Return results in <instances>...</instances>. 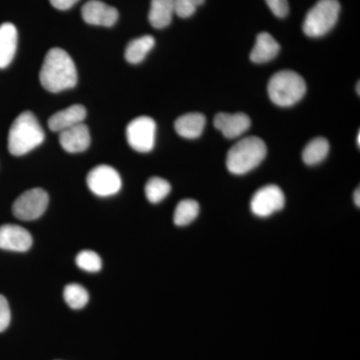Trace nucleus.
Wrapping results in <instances>:
<instances>
[{"label": "nucleus", "mask_w": 360, "mask_h": 360, "mask_svg": "<svg viewBox=\"0 0 360 360\" xmlns=\"http://www.w3.org/2000/svg\"><path fill=\"white\" fill-rule=\"evenodd\" d=\"M251 120L245 113L220 112L215 116L214 127L220 130L226 139H232L240 136L250 129Z\"/></svg>", "instance_id": "obj_12"}, {"label": "nucleus", "mask_w": 360, "mask_h": 360, "mask_svg": "<svg viewBox=\"0 0 360 360\" xmlns=\"http://www.w3.org/2000/svg\"><path fill=\"white\" fill-rule=\"evenodd\" d=\"M86 181L90 191L101 198L115 195L122 184L118 172L108 165H98L90 170Z\"/></svg>", "instance_id": "obj_8"}, {"label": "nucleus", "mask_w": 360, "mask_h": 360, "mask_svg": "<svg viewBox=\"0 0 360 360\" xmlns=\"http://www.w3.org/2000/svg\"><path fill=\"white\" fill-rule=\"evenodd\" d=\"M354 203L356 205V206L360 205V191L359 188H357L356 191H355L354 193Z\"/></svg>", "instance_id": "obj_29"}, {"label": "nucleus", "mask_w": 360, "mask_h": 360, "mask_svg": "<svg viewBox=\"0 0 360 360\" xmlns=\"http://www.w3.org/2000/svg\"><path fill=\"white\" fill-rule=\"evenodd\" d=\"M329 153V142L323 137H316L303 149L302 160L305 165H316L326 160Z\"/></svg>", "instance_id": "obj_20"}, {"label": "nucleus", "mask_w": 360, "mask_h": 360, "mask_svg": "<svg viewBox=\"0 0 360 360\" xmlns=\"http://www.w3.org/2000/svg\"><path fill=\"white\" fill-rule=\"evenodd\" d=\"M86 110L80 104H75L65 110L54 113L49 120V129L54 132H61L75 125L84 123Z\"/></svg>", "instance_id": "obj_14"}, {"label": "nucleus", "mask_w": 360, "mask_h": 360, "mask_svg": "<svg viewBox=\"0 0 360 360\" xmlns=\"http://www.w3.org/2000/svg\"><path fill=\"white\" fill-rule=\"evenodd\" d=\"M267 91L272 103L281 108H288L304 96L307 84L295 71L281 70L270 78Z\"/></svg>", "instance_id": "obj_4"}, {"label": "nucleus", "mask_w": 360, "mask_h": 360, "mask_svg": "<svg viewBox=\"0 0 360 360\" xmlns=\"http://www.w3.org/2000/svg\"><path fill=\"white\" fill-rule=\"evenodd\" d=\"M340 13L338 0H319L303 21V32L309 37L328 34L338 22Z\"/></svg>", "instance_id": "obj_5"}, {"label": "nucleus", "mask_w": 360, "mask_h": 360, "mask_svg": "<svg viewBox=\"0 0 360 360\" xmlns=\"http://www.w3.org/2000/svg\"><path fill=\"white\" fill-rule=\"evenodd\" d=\"M281 45L269 32H262L257 35L255 47L250 53V60L255 63H265L276 58Z\"/></svg>", "instance_id": "obj_16"}, {"label": "nucleus", "mask_w": 360, "mask_h": 360, "mask_svg": "<svg viewBox=\"0 0 360 360\" xmlns=\"http://www.w3.org/2000/svg\"><path fill=\"white\" fill-rule=\"evenodd\" d=\"M172 191V186L167 180L160 177H151L146 186V195L151 203H158L165 200Z\"/></svg>", "instance_id": "obj_22"}, {"label": "nucleus", "mask_w": 360, "mask_h": 360, "mask_svg": "<svg viewBox=\"0 0 360 360\" xmlns=\"http://www.w3.org/2000/svg\"><path fill=\"white\" fill-rule=\"evenodd\" d=\"M285 205V198L278 186L270 184L258 189L251 198L250 208L253 214L259 217H269Z\"/></svg>", "instance_id": "obj_9"}, {"label": "nucleus", "mask_w": 360, "mask_h": 360, "mask_svg": "<svg viewBox=\"0 0 360 360\" xmlns=\"http://www.w3.org/2000/svg\"><path fill=\"white\" fill-rule=\"evenodd\" d=\"M270 11L279 18H284L290 13V4L288 0H265Z\"/></svg>", "instance_id": "obj_26"}, {"label": "nucleus", "mask_w": 360, "mask_h": 360, "mask_svg": "<svg viewBox=\"0 0 360 360\" xmlns=\"http://www.w3.org/2000/svg\"><path fill=\"white\" fill-rule=\"evenodd\" d=\"M66 303L72 309H82L87 304L89 300V295L84 286L77 283L68 284L65 286L63 292Z\"/></svg>", "instance_id": "obj_23"}, {"label": "nucleus", "mask_w": 360, "mask_h": 360, "mask_svg": "<svg viewBox=\"0 0 360 360\" xmlns=\"http://www.w3.org/2000/svg\"><path fill=\"white\" fill-rule=\"evenodd\" d=\"M174 14V0H151L148 20L158 30L167 27L172 23Z\"/></svg>", "instance_id": "obj_18"}, {"label": "nucleus", "mask_w": 360, "mask_h": 360, "mask_svg": "<svg viewBox=\"0 0 360 360\" xmlns=\"http://www.w3.org/2000/svg\"><path fill=\"white\" fill-rule=\"evenodd\" d=\"M205 0H174V13L179 18H191Z\"/></svg>", "instance_id": "obj_25"}, {"label": "nucleus", "mask_w": 360, "mask_h": 360, "mask_svg": "<svg viewBox=\"0 0 360 360\" xmlns=\"http://www.w3.org/2000/svg\"><path fill=\"white\" fill-rule=\"evenodd\" d=\"M200 213V205L193 200H184L180 201L175 208L174 224L177 226H184L191 224Z\"/></svg>", "instance_id": "obj_21"}, {"label": "nucleus", "mask_w": 360, "mask_h": 360, "mask_svg": "<svg viewBox=\"0 0 360 360\" xmlns=\"http://www.w3.org/2000/svg\"><path fill=\"white\" fill-rule=\"evenodd\" d=\"M11 309L4 295H0V333L6 330L11 323Z\"/></svg>", "instance_id": "obj_27"}, {"label": "nucleus", "mask_w": 360, "mask_h": 360, "mask_svg": "<svg viewBox=\"0 0 360 360\" xmlns=\"http://www.w3.org/2000/svg\"><path fill=\"white\" fill-rule=\"evenodd\" d=\"M39 79L42 86L52 94L75 87L77 84V71L70 54L58 47L47 52Z\"/></svg>", "instance_id": "obj_1"}, {"label": "nucleus", "mask_w": 360, "mask_h": 360, "mask_svg": "<svg viewBox=\"0 0 360 360\" xmlns=\"http://www.w3.org/2000/svg\"><path fill=\"white\" fill-rule=\"evenodd\" d=\"M357 94H360V92H359V84H357Z\"/></svg>", "instance_id": "obj_31"}, {"label": "nucleus", "mask_w": 360, "mask_h": 360, "mask_svg": "<svg viewBox=\"0 0 360 360\" xmlns=\"http://www.w3.org/2000/svg\"><path fill=\"white\" fill-rule=\"evenodd\" d=\"M59 134V142L68 153H82L89 148V130L84 123H80Z\"/></svg>", "instance_id": "obj_13"}, {"label": "nucleus", "mask_w": 360, "mask_h": 360, "mask_svg": "<svg viewBox=\"0 0 360 360\" xmlns=\"http://www.w3.org/2000/svg\"><path fill=\"white\" fill-rule=\"evenodd\" d=\"M266 153V144L262 139L245 137L229 149L226 158L227 169L232 174H248L262 162Z\"/></svg>", "instance_id": "obj_3"}, {"label": "nucleus", "mask_w": 360, "mask_h": 360, "mask_svg": "<svg viewBox=\"0 0 360 360\" xmlns=\"http://www.w3.org/2000/svg\"><path fill=\"white\" fill-rule=\"evenodd\" d=\"M206 123L205 116L198 112L186 113L174 123L175 130L184 139H194L202 134Z\"/></svg>", "instance_id": "obj_17"}, {"label": "nucleus", "mask_w": 360, "mask_h": 360, "mask_svg": "<svg viewBox=\"0 0 360 360\" xmlns=\"http://www.w3.org/2000/svg\"><path fill=\"white\" fill-rule=\"evenodd\" d=\"M18 49V30L11 22L0 25V70L11 65Z\"/></svg>", "instance_id": "obj_15"}, {"label": "nucleus", "mask_w": 360, "mask_h": 360, "mask_svg": "<svg viewBox=\"0 0 360 360\" xmlns=\"http://www.w3.org/2000/svg\"><path fill=\"white\" fill-rule=\"evenodd\" d=\"M75 262L79 269L89 272L99 271L103 266L101 257L91 250H82V252L78 253Z\"/></svg>", "instance_id": "obj_24"}, {"label": "nucleus", "mask_w": 360, "mask_h": 360, "mask_svg": "<svg viewBox=\"0 0 360 360\" xmlns=\"http://www.w3.org/2000/svg\"><path fill=\"white\" fill-rule=\"evenodd\" d=\"M49 1H51L52 6L59 9V11H66V9H70V7L75 6L78 0H49Z\"/></svg>", "instance_id": "obj_28"}, {"label": "nucleus", "mask_w": 360, "mask_h": 360, "mask_svg": "<svg viewBox=\"0 0 360 360\" xmlns=\"http://www.w3.org/2000/svg\"><path fill=\"white\" fill-rule=\"evenodd\" d=\"M44 131L30 111H25L14 120L8 134V150L21 156L37 148L44 141Z\"/></svg>", "instance_id": "obj_2"}, {"label": "nucleus", "mask_w": 360, "mask_h": 360, "mask_svg": "<svg viewBox=\"0 0 360 360\" xmlns=\"http://www.w3.org/2000/svg\"><path fill=\"white\" fill-rule=\"evenodd\" d=\"M155 40L151 35H144L131 40L125 49V59L132 65L141 63L155 46Z\"/></svg>", "instance_id": "obj_19"}, {"label": "nucleus", "mask_w": 360, "mask_h": 360, "mask_svg": "<svg viewBox=\"0 0 360 360\" xmlns=\"http://www.w3.org/2000/svg\"><path fill=\"white\" fill-rule=\"evenodd\" d=\"M156 124L148 116L134 118L127 127L129 146L139 153H149L155 148Z\"/></svg>", "instance_id": "obj_6"}, {"label": "nucleus", "mask_w": 360, "mask_h": 360, "mask_svg": "<svg viewBox=\"0 0 360 360\" xmlns=\"http://www.w3.org/2000/svg\"><path fill=\"white\" fill-rule=\"evenodd\" d=\"M360 146V134L359 132V134H357V146L359 148Z\"/></svg>", "instance_id": "obj_30"}, {"label": "nucleus", "mask_w": 360, "mask_h": 360, "mask_svg": "<svg viewBox=\"0 0 360 360\" xmlns=\"http://www.w3.org/2000/svg\"><path fill=\"white\" fill-rule=\"evenodd\" d=\"M32 245V236L20 225L4 224L0 226V248L25 252Z\"/></svg>", "instance_id": "obj_11"}, {"label": "nucleus", "mask_w": 360, "mask_h": 360, "mask_svg": "<svg viewBox=\"0 0 360 360\" xmlns=\"http://www.w3.org/2000/svg\"><path fill=\"white\" fill-rule=\"evenodd\" d=\"M49 201V194L44 189H30L14 201L13 206L14 217L25 221L37 219L46 210Z\"/></svg>", "instance_id": "obj_7"}, {"label": "nucleus", "mask_w": 360, "mask_h": 360, "mask_svg": "<svg viewBox=\"0 0 360 360\" xmlns=\"http://www.w3.org/2000/svg\"><path fill=\"white\" fill-rule=\"evenodd\" d=\"M82 18L91 25H115L118 20V11L115 7L108 6L99 0H89L82 9Z\"/></svg>", "instance_id": "obj_10"}]
</instances>
